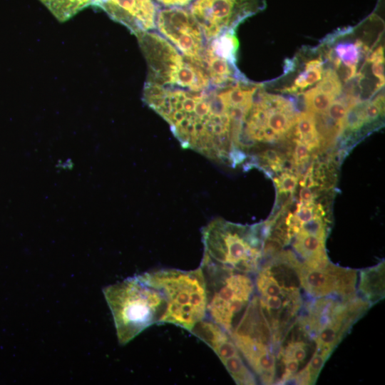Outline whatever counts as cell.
I'll list each match as a JSON object with an SVG mask.
<instances>
[{
	"label": "cell",
	"instance_id": "1",
	"mask_svg": "<svg viewBox=\"0 0 385 385\" xmlns=\"http://www.w3.org/2000/svg\"><path fill=\"white\" fill-rule=\"evenodd\" d=\"M226 87L192 91L145 83L143 99L168 122L183 147L210 159L231 160L238 130Z\"/></svg>",
	"mask_w": 385,
	"mask_h": 385
},
{
	"label": "cell",
	"instance_id": "2",
	"mask_svg": "<svg viewBox=\"0 0 385 385\" xmlns=\"http://www.w3.org/2000/svg\"><path fill=\"white\" fill-rule=\"evenodd\" d=\"M111 311L118 342L125 344L155 323H162L166 301L142 274L103 289Z\"/></svg>",
	"mask_w": 385,
	"mask_h": 385
},
{
	"label": "cell",
	"instance_id": "3",
	"mask_svg": "<svg viewBox=\"0 0 385 385\" xmlns=\"http://www.w3.org/2000/svg\"><path fill=\"white\" fill-rule=\"evenodd\" d=\"M166 301L162 323L191 331L207 314V288L201 267L190 271L160 270L142 274Z\"/></svg>",
	"mask_w": 385,
	"mask_h": 385
},
{
	"label": "cell",
	"instance_id": "4",
	"mask_svg": "<svg viewBox=\"0 0 385 385\" xmlns=\"http://www.w3.org/2000/svg\"><path fill=\"white\" fill-rule=\"evenodd\" d=\"M202 261L245 274L260 269L263 243L257 227L215 219L202 231Z\"/></svg>",
	"mask_w": 385,
	"mask_h": 385
},
{
	"label": "cell",
	"instance_id": "5",
	"mask_svg": "<svg viewBox=\"0 0 385 385\" xmlns=\"http://www.w3.org/2000/svg\"><path fill=\"white\" fill-rule=\"evenodd\" d=\"M136 37L147 62L145 82L192 91L213 86L197 61L183 56L155 30L142 33Z\"/></svg>",
	"mask_w": 385,
	"mask_h": 385
},
{
	"label": "cell",
	"instance_id": "6",
	"mask_svg": "<svg viewBox=\"0 0 385 385\" xmlns=\"http://www.w3.org/2000/svg\"><path fill=\"white\" fill-rule=\"evenodd\" d=\"M206 282L207 313L210 320L230 333L240 314L252 299L255 284L248 274L202 261Z\"/></svg>",
	"mask_w": 385,
	"mask_h": 385
},
{
	"label": "cell",
	"instance_id": "7",
	"mask_svg": "<svg viewBox=\"0 0 385 385\" xmlns=\"http://www.w3.org/2000/svg\"><path fill=\"white\" fill-rule=\"evenodd\" d=\"M265 6V0H193L187 7L209 41Z\"/></svg>",
	"mask_w": 385,
	"mask_h": 385
},
{
	"label": "cell",
	"instance_id": "8",
	"mask_svg": "<svg viewBox=\"0 0 385 385\" xmlns=\"http://www.w3.org/2000/svg\"><path fill=\"white\" fill-rule=\"evenodd\" d=\"M155 31L183 56L200 60L207 41L188 7L160 8L155 19Z\"/></svg>",
	"mask_w": 385,
	"mask_h": 385
},
{
	"label": "cell",
	"instance_id": "9",
	"mask_svg": "<svg viewBox=\"0 0 385 385\" xmlns=\"http://www.w3.org/2000/svg\"><path fill=\"white\" fill-rule=\"evenodd\" d=\"M357 271L336 266L329 262L321 269H309L303 265L301 271L302 288L313 297H329L332 293L342 298L355 294Z\"/></svg>",
	"mask_w": 385,
	"mask_h": 385
},
{
	"label": "cell",
	"instance_id": "10",
	"mask_svg": "<svg viewBox=\"0 0 385 385\" xmlns=\"http://www.w3.org/2000/svg\"><path fill=\"white\" fill-rule=\"evenodd\" d=\"M92 6L103 10L113 21L135 36L155 30L159 6L154 0H93Z\"/></svg>",
	"mask_w": 385,
	"mask_h": 385
},
{
	"label": "cell",
	"instance_id": "11",
	"mask_svg": "<svg viewBox=\"0 0 385 385\" xmlns=\"http://www.w3.org/2000/svg\"><path fill=\"white\" fill-rule=\"evenodd\" d=\"M359 291L371 305L384 297V262L360 272Z\"/></svg>",
	"mask_w": 385,
	"mask_h": 385
},
{
	"label": "cell",
	"instance_id": "12",
	"mask_svg": "<svg viewBox=\"0 0 385 385\" xmlns=\"http://www.w3.org/2000/svg\"><path fill=\"white\" fill-rule=\"evenodd\" d=\"M60 22L69 20L93 4V0H39Z\"/></svg>",
	"mask_w": 385,
	"mask_h": 385
},
{
	"label": "cell",
	"instance_id": "13",
	"mask_svg": "<svg viewBox=\"0 0 385 385\" xmlns=\"http://www.w3.org/2000/svg\"><path fill=\"white\" fill-rule=\"evenodd\" d=\"M295 123L297 140L304 143L309 150L318 147L319 134L314 113L307 111L297 115Z\"/></svg>",
	"mask_w": 385,
	"mask_h": 385
},
{
	"label": "cell",
	"instance_id": "14",
	"mask_svg": "<svg viewBox=\"0 0 385 385\" xmlns=\"http://www.w3.org/2000/svg\"><path fill=\"white\" fill-rule=\"evenodd\" d=\"M323 74V61L321 58L309 60L304 65L302 71L294 79L292 86L284 88L283 91L297 93L300 90L318 82Z\"/></svg>",
	"mask_w": 385,
	"mask_h": 385
},
{
	"label": "cell",
	"instance_id": "15",
	"mask_svg": "<svg viewBox=\"0 0 385 385\" xmlns=\"http://www.w3.org/2000/svg\"><path fill=\"white\" fill-rule=\"evenodd\" d=\"M368 48L363 42L358 40L355 43H342L336 46L334 51L337 57L343 62L346 67H356L359 60L361 51H367Z\"/></svg>",
	"mask_w": 385,
	"mask_h": 385
},
{
	"label": "cell",
	"instance_id": "16",
	"mask_svg": "<svg viewBox=\"0 0 385 385\" xmlns=\"http://www.w3.org/2000/svg\"><path fill=\"white\" fill-rule=\"evenodd\" d=\"M304 101L308 111L323 113L327 111L334 98L323 93L315 86L304 93Z\"/></svg>",
	"mask_w": 385,
	"mask_h": 385
},
{
	"label": "cell",
	"instance_id": "17",
	"mask_svg": "<svg viewBox=\"0 0 385 385\" xmlns=\"http://www.w3.org/2000/svg\"><path fill=\"white\" fill-rule=\"evenodd\" d=\"M316 87L321 92L334 99L340 94L342 88L341 81L337 72L332 68H327L323 72L322 77Z\"/></svg>",
	"mask_w": 385,
	"mask_h": 385
},
{
	"label": "cell",
	"instance_id": "18",
	"mask_svg": "<svg viewBox=\"0 0 385 385\" xmlns=\"http://www.w3.org/2000/svg\"><path fill=\"white\" fill-rule=\"evenodd\" d=\"M384 96L378 95L374 100L359 103V112L364 123L376 120L384 111Z\"/></svg>",
	"mask_w": 385,
	"mask_h": 385
},
{
	"label": "cell",
	"instance_id": "19",
	"mask_svg": "<svg viewBox=\"0 0 385 385\" xmlns=\"http://www.w3.org/2000/svg\"><path fill=\"white\" fill-rule=\"evenodd\" d=\"M384 47L379 46L367 58V61L372 63V73L379 79L375 91L381 88L384 85Z\"/></svg>",
	"mask_w": 385,
	"mask_h": 385
},
{
	"label": "cell",
	"instance_id": "20",
	"mask_svg": "<svg viewBox=\"0 0 385 385\" xmlns=\"http://www.w3.org/2000/svg\"><path fill=\"white\" fill-rule=\"evenodd\" d=\"M307 355V345L304 342H291L279 351L282 358L294 359L299 362L305 360Z\"/></svg>",
	"mask_w": 385,
	"mask_h": 385
},
{
	"label": "cell",
	"instance_id": "21",
	"mask_svg": "<svg viewBox=\"0 0 385 385\" xmlns=\"http://www.w3.org/2000/svg\"><path fill=\"white\" fill-rule=\"evenodd\" d=\"M329 356V355L324 353L317 351L314 352L307 366L305 367L309 376L310 384L315 383L320 371Z\"/></svg>",
	"mask_w": 385,
	"mask_h": 385
},
{
	"label": "cell",
	"instance_id": "22",
	"mask_svg": "<svg viewBox=\"0 0 385 385\" xmlns=\"http://www.w3.org/2000/svg\"><path fill=\"white\" fill-rule=\"evenodd\" d=\"M280 192H292L297 184V178L289 173H284L278 179H275Z\"/></svg>",
	"mask_w": 385,
	"mask_h": 385
},
{
	"label": "cell",
	"instance_id": "23",
	"mask_svg": "<svg viewBox=\"0 0 385 385\" xmlns=\"http://www.w3.org/2000/svg\"><path fill=\"white\" fill-rule=\"evenodd\" d=\"M309 149L308 147L301 142L296 140V146L294 149V158L297 164L303 163L309 157Z\"/></svg>",
	"mask_w": 385,
	"mask_h": 385
},
{
	"label": "cell",
	"instance_id": "24",
	"mask_svg": "<svg viewBox=\"0 0 385 385\" xmlns=\"http://www.w3.org/2000/svg\"><path fill=\"white\" fill-rule=\"evenodd\" d=\"M159 7H187L193 0H154Z\"/></svg>",
	"mask_w": 385,
	"mask_h": 385
},
{
	"label": "cell",
	"instance_id": "25",
	"mask_svg": "<svg viewBox=\"0 0 385 385\" xmlns=\"http://www.w3.org/2000/svg\"><path fill=\"white\" fill-rule=\"evenodd\" d=\"M262 157L274 169H279L280 165H282L280 157L275 151L267 150L264 152Z\"/></svg>",
	"mask_w": 385,
	"mask_h": 385
},
{
	"label": "cell",
	"instance_id": "26",
	"mask_svg": "<svg viewBox=\"0 0 385 385\" xmlns=\"http://www.w3.org/2000/svg\"><path fill=\"white\" fill-rule=\"evenodd\" d=\"M299 196L303 204H312L313 194L308 187L304 186L300 190Z\"/></svg>",
	"mask_w": 385,
	"mask_h": 385
}]
</instances>
